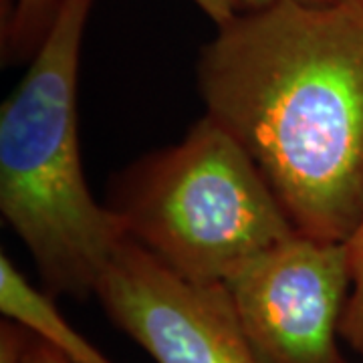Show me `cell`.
Here are the masks:
<instances>
[{
  "instance_id": "cell-12",
  "label": "cell",
  "mask_w": 363,
  "mask_h": 363,
  "mask_svg": "<svg viewBox=\"0 0 363 363\" xmlns=\"http://www.w3.org/2000/svg\"><path fill=\"white\" fill-rule=\"evenodd\" d=\"M245 2V11L250 9H260V6H269L272 2H281V0H242ZM298 2H311V4H327V2H339V0H298Z\"/></svg>"
},
{
  "instance_id": "cell-10",
  "label": "cell",
  "mask_w": 363,
  "mask_h": 363,
  "mask_svg": "<svg viewBox=\"0 0 363 363\" xmlns=\"http://www.w3.org/2000/svg\"><path fill=\"white\" fill-rule=\"evenodd\" d=\"M21 363H71L67 359L61 351L57 350L55 345H51L49 341H45L39 335L30 333L26 335L25 351H23V357Z\"/></svg>"
},
{
  "instance_id": "cell-5",
  "label": "cell",
  "mask_w": 363,
  "mask_h": 363,
  "mask_svg": "<svg viewBox=\"0 0 363 363\" xmlns=\"http://www.w3.org/2000/svg\"><path fill=\"white\" fill-rule=\"evenodd\" d=\"M95 297L156 363H267L224 283L188 281L131 238L105 269Z\"/></svg>"
},
{
  "instance_id": "cell-9",
  "label": "cell",
  "mask_w": 363,
  "mask_h": 363,
  "mask_svg": "<svg viewBox=\"0 0 363 363\" xmlns=\"http://www.w3.org/2000/svg\"><path fill=\"white\" fill-rule=\"evenodd\" d=\"M28 329L21 323L4 319L0 323V363H21Z\"/></svg>"
},
{
  "instance_id": "cell-11",
  "label": "cell",
  "mask_w": 363,
  "mask_h": 363,
  "mask_svg": "<svg viewBox=\"0 0 363 363\" xmlns=\"http://www.w3.org/2000/svg\"><path fill=\"white\" fill-rule=\"evenodd\" d=\"M216 26L228 23L238 13L245 11L242 0H192Z\"/></svg>"
},
{
  "instance_id": "cell-6",
  "label": "cell",
  "mask_w": 363,
  "mask_h": 363,
  "mask_svg": "<svg viewBox=\"0 0 363 363\" xmlns=\"http://www.w3.org/2000/svg\"><path fill=\"white\" fill-rule=\"evenodd\" d=\"M0 311L4 319L49 341L71 363H113L67 321L49 293L28 283L4 252L0 255Z\"/></svg>"
},
{
  "instance_id": "cell-4",
  "label": "cell",
  "mask_w": 363,
  "mask_h": 363,
  "mask_svg": "<svg viewBox=\"0 0 363 363\" xmlns=\"http://www.w3.org/2000/svg\"><path fill=\"white\" fill-rule=\"evenodd\" d=\"M224 286L267 363H347L339 350L351 274L345 242L295 233Z\"/></svg>"
},
{
  "instance_id": "cell-2",
  "label": "cell",
  "mask_w": 363,
  "mask_h": 363,
  "mask_svg": "<svg viewBox=\"0 0 363 363\" xmlns=\"http://www.w3.org/2000/svg\"><path fill=\"white\" fill-rule=\"evenodd\" d=\"M93 2L59 0L25 77L0 107V212L52 298L95 297L130 238L91 194L81 164L79 61Z\"/></svg>"
},
{
  "instance_id": "cell-7",
  "label": "cell",
  "mask_w": 363,
  "mask_h": 363,
  "mask_svg": "<svg viewBox=\"0 0 363 363\" xmlns=\"http://www.w3.org/2000/svg\"><path fill=\"white\" fill-rule=\"evenodd\" d=\"M350 260L351 291L341 319V339L363 357V216L345 240Z\"/></svg>"
},
{
  "instance_id": "cell-3",
  "label": "cell",
  "mask_w": 363,
  "mask_h": 363,
  "mask_svg": "<svg viewBox=\"0 0 363 363\" xmlns=\"http://www.w3.org/2000/svg\"><path fill=\"white\" fill-rule=\"evenodd\" d=\"M107 206L133 242L196 283H224L297 233L255 160L208 113L121 169Z\"/></svg>"
},
{
  "instance_id": "cell-8",
  "label": "cell",
  "mask_w": 363,
  "mask_h": 363,
  "mask_svg": "<svg viewBox=\"0 0 363 363\" xmlns=\"http://www.w3.org/2000/svg\"><path fill=\"white\" fill-rule=\"evenodd\" d=\"M59 0H16L9 23L11 55L37 51L51 26Z\"/></svg>"
},
{
  "instance_id": "cell-1",
  "label": "cell",
  "mask_w": 363,
  "mask_h": 363,
  "mask_svg": "<svg viewBox=\"0 0 363 363\" xmlns=\"http://www.w3.org/2000/svg\"><path fill=\"white\" fill-rule=\"evenodd\" d=\"M196 77L298 233L345 242L363 216V0L242 11Z\"/></svg>"
}]
</instances>
